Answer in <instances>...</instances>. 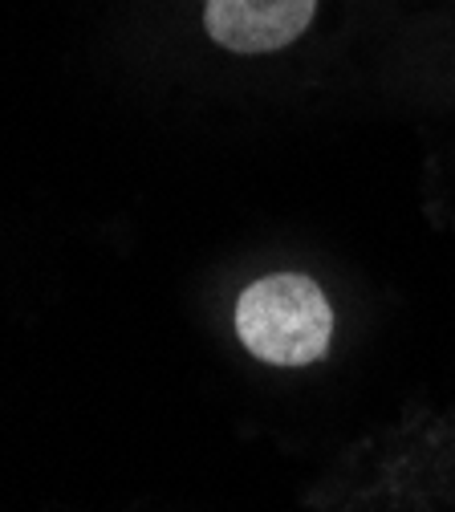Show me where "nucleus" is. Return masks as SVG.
<instances>
[{"label":"nucleus","instance_id":"f257e3e1","mask_svg":"<svg viewBox=\"0 0 455 512\" xmlns=\"http://www.w3.org/2000/svg\"><path fill=\"white\" fill-rule=\"evenodd\" d=\"M236 334L252 358L269 366H309L330 350L334 309L313 277L273 273L240 293Z\"/></svg>","mask_w":455,"mask_h":512},{"label":"nucleus","instance_id":"f03ea898","mask_svg":"<svg viewBox=\"0 0 455 512\" xmlns=\"http://www.w3.org/2000/svg\"><path fill=\"white\" fill-rule=\"evenodd\" d=\"M317 13V0H204V29L220 49L273 53L293 45Z\"/></svg>","mask_w":455,"mask_h":512}]
</instances>
